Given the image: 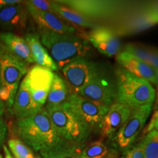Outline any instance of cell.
I'll list each match as a JSON object with an SVG mask.
<instances>
[{"label":"cell","mask_w":158,"mask_h":158,"mask_svg":"<svg viewBox=\"0 0 158 158\" xmlns=\"http://www.w3.org/2000/svg\"><path fill=\"white\" fill-rule=\"evenodd\" d=\"M40 40L58 69H62L77 59H86L91 47L83 37L70 33L41 31Z\"/></svg>","instance_id":"cell-1"},{"label":"cell","mask_w":158,"mask_h":158,"mask_svg":"<svg viewBox=\"0 0 158 158\" xmlns=\"http://www.w3.org/2000/svg\"><path fill=\"white\" fill-rule=\"evenodd\" d=\"M17 127L23 143L39 153L54 147L63 140L57 134L44 108L34 115L18 119Z\"/></svg>","instance_id":"cell-2"},{"label":"cell","mask_w":158,"mask_h":158,"mask_svg":"<svg viewBox=\"0 0 158 158\" xmlns=\"http://www.w3.org/2000/svg\"><path fill=\"white\" fill-rule=\"evenodd\" d=\"M116 101L132 109L148 104H153L155 89L151 83L138 78L124 68L116 70Z\"/></svg>","instance_id":"cell-3"},{"label":"cell","mask_w":158,"mask_h":158,"mask_svg":"<svg viewBox=\"0 0 158 158\" xmlns=\"http://www.w3.org/2000/svg\"><path fill=\"white\" fill-rule=\"evenodd\" d=\"M45 109L59 137L77 144L87 139L91 130L70 108L68 102L60 105L46 104Z\"/></svg>","instance_id":"cell-4"},{"label":"cell","mask_w":158,"mask_h":158,"mask_svg":"<svg viewBox=\"0 0 158 158\" xmlns=\"http://www.w3.org/2000/svg\"><path fill=\"white\" fill-rule=\"evenodd\" d=\"M28 64L17 58L0 43V98L11 109Z\"/></svg>","instance_id":"cell-5"},{"label":"cell","mask_w":158,"mask_h":158,"mask_svg":"<svg viewBox=\"0 0 158 158\" xmlns=\"http://www.w3.org/2000/svg\"><path fill=\"white\" fill-rule=\"evenodd\" d=\"M153 104L133 108L130 117L114 135L116 146L122 150L129 148L145 125L152 110Z\"/></svg>","instance_id":"cell-6"},{"label":"cell","mask_w":158,"mask_h":158,"mask_svg":"<svg viewBox=\"0 0 158 158\" xmlns=\"http://www.w3.org/2000/svg\"><path fill=\"white\" fill-rule=\"evenodd\" d=\"M64 81L70 93L78 92L89 82L100 73L96 64L86 59H77L69 63L62 69Z\"/></svg>","instance_id":"cell-7"},{"label":"cell","mask_w":158,"mask_h":158,"mask_svg":"<svg viewBox=\"0 0 158 158\" xmlns=\"http://www.w3.org/2000/svg\"><path fill=\"white\" fill-rule=\"evenodd\" d=\"M54 76L52 70L35 65L27 71L22 80L32 100L40 108L46 103Z\"/></svg>","instance_id":"cell-8"},{"label":"cell","mask_w":158,"mask_h":158,"mask_svg":"<svg viewBox=\"0 0 158 158\" xmlns=\"http://www.w3.org/2000/svg\"><path fill=\"white\" fill-rule=\"evenodd\" d=\"M66 102L90 130L99 128L110 107L73 93H70Z\"/></svg>","instance_id":"cell-9"},{"label":"cell","mask_w":158,"mask_h":158,"mask_svg":"<svg viewBox=\"0 0 158 158\" xmlns=\"http://www.w3.org/2000/svg\"><path fill=\"white\" fill-rule=\"evenodd\" d=\"M57 2L70 7L88 19H104L113 16L121 8V4L108 1L67 0Z\"/></svg>","instance_id":"cell-10"},{"label":"cell","mask_w":158,"mask_h":158,"mask_svg":"<svg viewBox=\"0 0 158 158\" xmlns=\"http://www.w3.org/2000/svg\"><path fill=\"white\" fill-rule=\"evenodd\" d=\"M77 94L98 103L110 106L116 100V88L100 73Z\"/></svg>","instance_id":"cell-11"},{"label":"cell","mask_w":158,"mask_h":158,"mask_svg":"<svg viewBox=\"0 0 158 158\" xmlns=\"http://www.w3.org/2000/svg\"><path fill=\"white\" fill-rule=\"evenodd\" d=\"M89 41L100 54L108 57L117 55L121 42L113 29L106 27H95L88 35Z\"/></svg>","instance_id":"cell-12"},{"label":"cell","mask_w":158,"mask_h":158,"mask_svg":"<svg viewBox=\"0 0 158 158\" xmlns=\"http://www.w3.org/2000/svg\"><path fill=\"white\" fill-rule=\"evenodd\" d=\"M132 110L129 106L120 102L112 104L99 127L102 137L110 138L115 135L130 117Z\"/></svg>","instance_id":"cell-13"},{"label":"cell","mask_w":158,"mask_h":158,"mask_svg":"<svg viewBox=\"0 0 158 158\" xmlns=\"http://www.w3.org/2000/svg\"><path fill=\"white\" fill-rule=\"evenodd\" d=\"M26 9L30 13L31 16L41 29V31L70 34H75L76 32L75 27L64 21L53 12L37 10L27 5H26Z\"/></svg>","instance_id":"cell-14"},{"label":"cell","mask_w":158,"mask_h":158,"mask_svg":"<svg viewBox=\"0 0 158 158\" xmlns=\"http://www.w3.org/2000/svg\"><path fill=\"white\" fill-rule=\"evenodd\" d=\"M156 25L143 7L137 11L123 17L116 25V35H127L135 34L146 30Z\"/></svg>","instance_id":"cell-15"},{"label":"cell","mask_w":158,"mask_h":158,"mask_svg":"<svg viewBox=\"0 0 158 158\" xmlns=\"http://www.w3.org/2000/svg\"><path fill=\"white\" fill-rule=\"evenodd\" d=\"M116 61L127 72L151 84H156V70L138 57L122 51L117 54Z\"/></svg>","instance_id":"cell-16"},{"label":"cell","mask_w":158,"mask_h":158,"mask_svg":"<svg viewBox=\"0 0 158 158\" xmlns=\"http://www.w3.org/2000/svg\"><path fill=\"white\" fill-rule=\"evenodd\" d=\"M0 43L17 58L27 64L33 62L30 48L24 37L13 32H0Z\"/></svg>","instance_id":"cell-17"},{"label":"cell","mask_w":158,"mask_h":158,"mask_svg":"<svg viewBox=\"0 0 158 158\" xmlns=\"http://www.w3.org/2000/svg\"><path fill=\"white\" fill-rule=\"evenodd\" d=\"M11 109L15 117L21 119L34 115L42 108L34 102L24 83L21 81Z\"/></svg>","instance_id":"cell-18"},{"label":"cell","mask_w":158,"mask_h":158,"mask_svg":"<svg viewBox=\"0 0 158 158\" xmlns=\"http://www.w3.org/2000/svg\"><path fill=\"white\" fill-rule=\"evenodd\" d=\"M24 38L30 48L33 62L36 63V65L52 71L58 70L56 64L41 43L40 37L38 34L29 33L25 35Z\"/></svg>","instance_id":"cell-19"},{"label":"cell","mask_w":158,"mask_h":158,"mask_svg":"<svg viewBox=\"0 0 158 158\" xmlns=\"http://www.w3.org/2000/svg\"><path fill=\"white\" fill-rule=\"evenodd\" d=\"M27 11L21 3L0 9V25L12 29L25 28Z\"/></svg>","instance_id":"cell-20"},{"label":"cell","mask_w":158,"mask_h":158,"mask_svg":"<svg viewBox=\"0 0 158 158\" xmlns=\"http://www.w3.org/2000/svg\"><path fill=\"white\" fill-rule=\"evenodd\" d=\"M52 12L56 14L61 19L66 21L68 23H71L72 26H78L84 28H91L95 27L93 20L88 19L74 10L66 7L57 2H51Z\"/></svg>","instance_id":"cell-21"},{"label":"cell","mask_w":158,"mask_h":158,"mask_svg":"<svg viewBox=\"0 0 158 158\" xmlns=\"http://www.w3.org/2000/svg\"><path fill=\"white\" fill-rule=\"evenodd\" d=\"M81 151L79 144L62 140L54 147L39 154L41 158H81Z\"/></svg>","instance_id":"cell-22"},{"label":"cell","mask_w":158,"mask_h":158,"mask_svg":"<svg viewBox=\"0 0 158 158\" xmlns=\"http://www.w3.org/2000/svg\"><path fill=\"white\" fill-rule=\"evenodd\" d=\"M70 91L64 79L58 74L54 73L50 91L47 98V104L60 105L67 101Z\"/></svg>","instance_id":"cell-23"},{"label":"cell","mask_w":158,"mask_h":158,"mask_svg":"<svg viewBox=\"0 0 158 158\" xmlns=\"http://www.w3.org/2000/svg\"><path fill=\"white\" fill-rule=\"evenodd\" d=\"M124 51L138 57L155 70L158 69V50L141 45L128 44Z\"/></svg>","instance_id":"cell-24"},{"label":"cell","mask_w":158,"mask_h":158,"mask_svg":"<svg viewBox=\"0 0 158 158\" xmlns=\"http://www.w3.org/2000/svg\"><path fill=\"white\" fill-rule=\"evenodd\" d=\"M81 158H111L109 149L102 140L95 141L81 149Z\"/></svg>","instance_id":"cell-25"},{"label":"cell","mask_w":158,"mask_h":158,"mask_svg":"<svg viewBox=\"0 0 158 158\" xmlns=\"http://www.w3.org/2000/svg\"><path fill=\"white\" fill-rule=\"evenodd\" d=\"M145 158H158V131L153 129L139 144Z\"/></svg>","instance_id":"cell-26"},{"label":"cell","mask_w":158,"mask_h":158,"mask_svg":"<svg viewBox=\"0 0 158 158\" xmlns=\"http://www.w3.org/2000/svg\"><path fill=\"white\" fill-rule=\"evenodd\" d=\"M9 149L13 152L14 156H19L23 158H31L34 156V153L26 144L19 139L12 138L8 142Z\"/></svg>","instance_id":"cell-27"},{"label":"cell","mask_w":158,"mask_h":158,"mask_svg":"<svg viewBox=\"0 0 158 158\" xmlns=\"http://www.w3.org/2000/svg\"><path fill=\"white\" fill-rule=\"evenodd\" d=\"M25 4L37 10L52 12L51 2L45 1V0H31L27 2V3Z\"/></svg>","instance_id":"cell-28"},{"label":"cell","mask_w":158,"mask_h":158,"mask_svg":"<svg viewBox=\"0 0 158 158\" xmlns=\"http://www.w3.org/2000/svg\"><path fill=\"white\" fill-rule=\"evenodd\" d=\"M144 10L149 14L152 19L156 23H158V1L152 2L148 4H146L143 6Z\"/></svg>","instance_id":"cell-29"},{"label":"cell","mask_w":158,"mask_h":158,"mask_svg":"<svg viewBox=\"0 0 158 158\" xmlns=\"http://www.w3.org/2000/svg\"><path fill=\"white\" fill-rule=\"evenodd\" d=\"M125 158H145L141 147L139 145L133 147L127 152Z\"/></svg>","instance_id":"cell-30"},{"label":"cell","mask_w":158,"mask_h":158,"mask_svg":"<svg viewBox=\"0 0 158 158\" xmlns=\"http://www.w3.org/2000/svg\"><path fill=\"white\" fill-rule=\"evenodd\" d=\"M7 133V127L2 116H0V147L3 146Z\"/></svg>","instance_id":"cell-31"},{"label":"cell","mask_w":158,"mask_h":158,"mask_svg":"<svg viewBox=\"0 0 158 158\" xmlns=\"http://www.w3.org/2000/svg\"><path fill=\"white\" fill-rule=\"evenodd\" d=\"M153 129L158 131V111H155V114H154L152 118L147 130L149 132Z\"/></svg>","instance_id":"cell-32"},{"label":"cell","mask_w":158,"mask_h":158,"mask_svg":"<svg viewBox=\"0 0 158 158\" xmlns=\"http://www.w3.org/2000/svg\"><path fill=\"white\" fill-rule=\"evenodd\" d=\"M22 2L19 0H0V9L5 8V7H9L17 4L21 3Z\"/></svg>","instance_id":"cell-33"},{"label":"cell","mask_w":158,"mask_h":158,"mask_svg":"<svg viewBox=\"0 0 158 158\" xmlns=\"http://www.w3.org/2000/svg\"><path fill=\"white\" fill-rule=\"evenodd\" d=\"M2 148H3L4 152H5V158H14L13 156H12L10 152V150L8 149V148L6 147L5 145H3Z\"/></svg>","instance_id":"cell-34"},{"label":"cell","mask_w":158,"mask_h":158,"mask_svg":"<svg viewBox=\"0 0 158 158\" xmlns=\"http://www.w3.org/2000/svg\"><path fill=\"white\" fill-rule=\"evenodd\" d=\"M155 105H154V110L155 111H158V86H157V93L155 94Z\"/></svg>","instance_id":"cell-35"},{"label":"cell","mask_w":158,"mask_h":158,"mask_svg":"<svg viewBox=\"0 0 158 158\" xmlns=\"http://www.w3.org/2000/svg\"><path fill=\"white\" fill-rule=\"evenodd\" d=\"M5 105L4 103L2 100L0 98V116H2V115L5 113Z\"/></svg>","instance_id":"cell-36"},{"label":"cell","mask_w":158,"mask_h":158,"mask_svg":"<svg viewBox=\"0 0 158 158\" xmlns=\"http://www.w3.org/2000/svg\"><path fill=\"white\" fill-rule=\"evenodd\" d=\"M156 84L158 86V69L156 70Z\"/></svg>","instance_id":"cell-37"},{"label":"cell","mask_w":158,"mask_h":158,"mask_svg":"<svg viewBox=\"0 0 158 158\" xmlns=\"http://www.w3.org/2000/svg\"><path fill=\"white\" fill-rule=\"evenodd\" d=\"M31 158H41L40 157V156H37V157H36V156H33V157H31Z\"/></svg>","instance_id":"cell-38"},{"label":"cell","mask_w":158,"mask_h":158,"mask_svg":"<svg viewBox=\"0 0 158 158\" xmlns=\"http://www.w3.org/2000/svg\"><path fill=\"white\" fill-rule=\"evenodd\" d=\"M15 158H23V157H19V156H14Z\"/></svg>","instance_id":"cell-39"},{"label":"cell","mask_w":158,"mask_h":158,"mask_svg":"<svg viewBox=\"0 0 158 158\" xmlns=\"http://www.w3.org/2000/svg\"><path fill=\"white\" fill-rule=\"evenodd\" d=\"M0 158H3V157L1 155H0Z\"/></svg>","instance_id":"cell-40"},{"label":"cell","mask_w":158,"mask_h":158,"mask_svg":"<svg viewBox=\"0 0 158 158\" xmlns=\"http://www.w3.org/2000/svg\"><path fill=\"white\" fill-rule=\"evenodd\" d=\"M111 158H113V157H111Z\"/></svg>","instance_id":"cell-41"}]
</instances>
